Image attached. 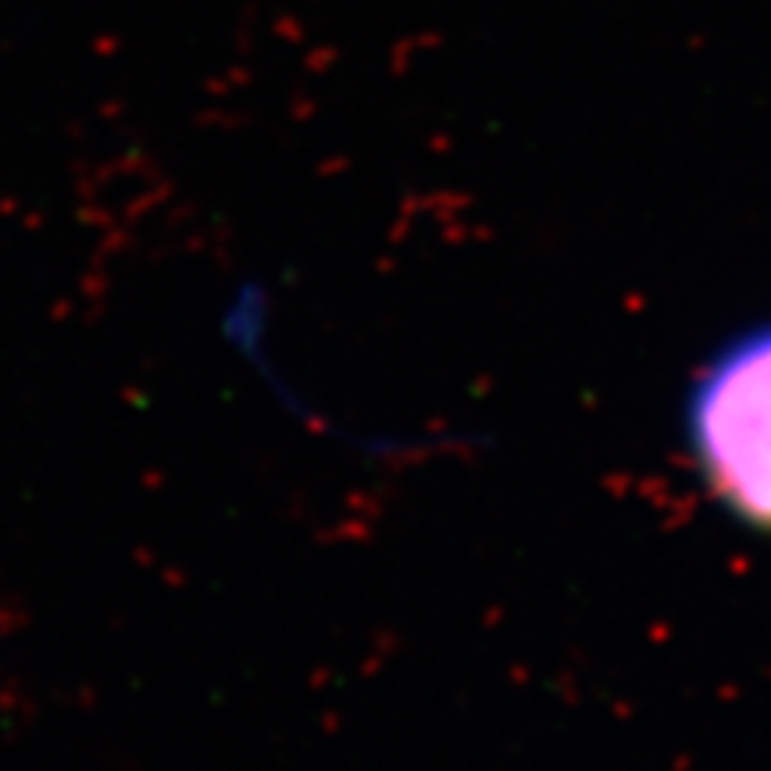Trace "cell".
<instances>
[{
	"label": "cell",
	"instance_id": "6da1fadb",
	"mask_svg": "<svg viewBox=\"0 0 771 771\" xmlns=\"http://www.w3.org/2000/svg\"><path fill=\"white\" fill-rule=\"evenodd\" d=\"M689 447L718 501L771 533V325L729 343L697 379Z\"/></svg>",
	"mask_w": 771,
	"mask_h": 771
}]
</instances>
